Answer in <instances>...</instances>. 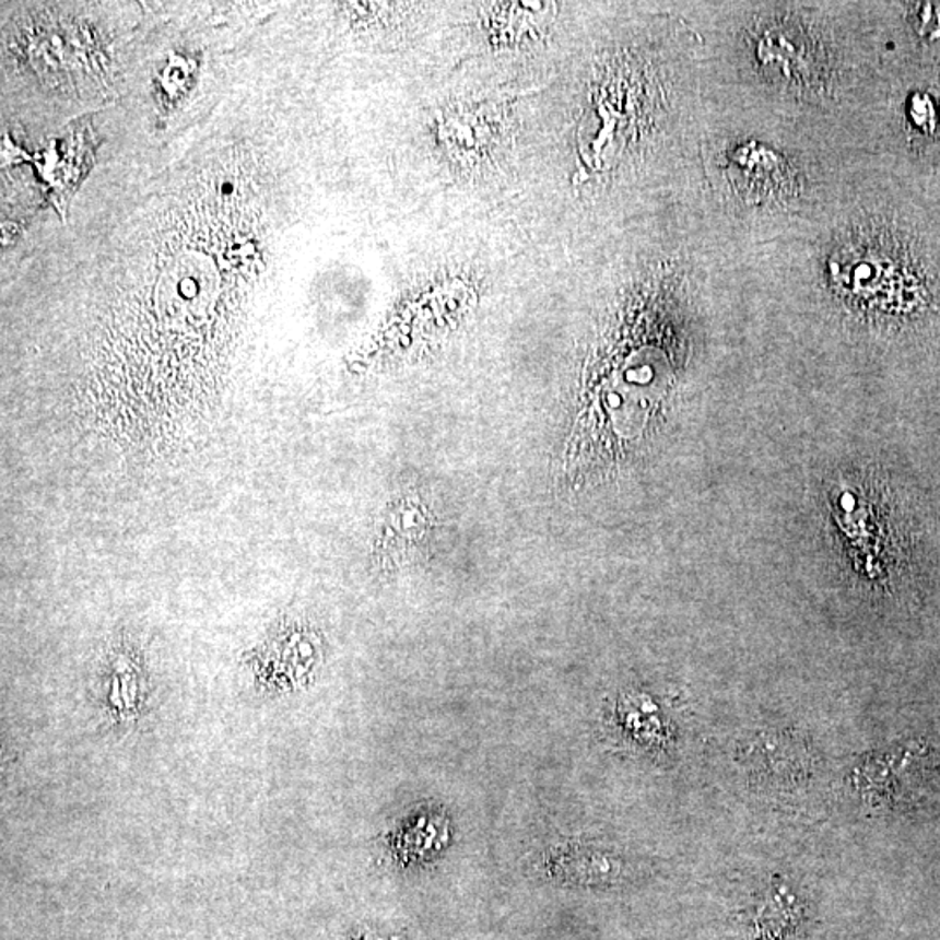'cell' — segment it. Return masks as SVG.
Returning a JSON list of instances; mask_svg holds the SVG:
<instances>
[{
  "label": "cell",
  "instance_id": "cell-1",
  "mask_svg": "<svg viewBox=\"0 0 940 940\" xmlns=\"http://www.w3.org/2000/svg\"><path fill=\"white\" fill-rule=\"evenodd\" d=\"M728 178L752 202L783 196L789 185L783 158L761 145H745L728 158Z\"/></svg>",
  "mask_w": 940,
  "mask_h": 940
}]
</instances>
